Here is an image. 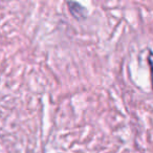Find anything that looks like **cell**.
<instances>
[{"mask_svg": "<svg viewBox=\"0 0 153 153\" xmlns=\"http://www.w3.org/2000/svg\"><path fill=\"white\" fill-rule=\"evenodd\" d=\"M67 5H68V7H69V12L71 13V15L74 16L76 19L81 20L85 18L87 12H86V10L84 9L81 4H79L78 2H72V1H70V2H67Z\"/></svg>", "mask_w": 153, "mask_h": 153, "instance_id": "1", "label": "cell"}, {"mask_svg": "<svg viewBox=\"0 0 153 153\" xmlns=\"http://www.w3.org/2000/svg\"><path fill=\"white\" fill-rule=\"evenodd\" d=\"M148 63H149V66H150L151 83H152V87H153V53L151 51H149V53H148Z\"/></svg>", "mask_w": 153, "mask_h": 153, "instance_id": "2", "label": "cell"}]
</instances>
